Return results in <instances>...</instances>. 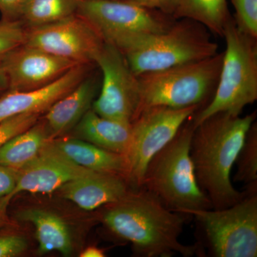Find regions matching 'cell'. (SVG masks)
I'll use <instances>...</instances> for the list:
<instances>
[{
	"instance_id": "cell-31",
	"label": "cell",
	"mask_w": 257,
	"mask_h": 257,
	"mask_svg": "<svg viewBox=\"0 0 257 257\" xmlns=\"http://www.w3.org/2000/svg\"><path fill=\"white\" fill-rule=\"evenodd\" d=\"M80 256L82 257H104L105 256V251L102 248L92 246L86 248L81 253Z\"/></svg>"
},
{
	"instance_id": "cell-4",
	"label": "cell",
	"mask_w": 257,
	"mask_h": 257,
	"mask_svg": "<svg viewBox=\"0 0 257 257\" xmlns=\"http://www.w3.org/2000/svg\"><path fill=\"white\" fill-rule=\"evenodd\" d=\"M222 37L226 50L214 96L192 116L194 128L218 113L241 115L257 100V39L240 31L232 16Z\"/></svg>"
},
{
	"instance_id": "cell-11",
	"label": "cell",
	"mask_w": 257,
	"mask_h": 257,
	"mask_svg": "<svg viewBox=\"0 0 257 257\" xmlns=\"http://www.w3.org/2000/svg\"><path fill=\"white\" fill-rule=\"evenodd\" d=\"M104 41L77 14L55 23L32 28L24 45L81 65L95 64Z\"/></svg>"
},
{
	"instance_id": "cell-21",
	"label": "cell",
	"mask_w": 257,
	"mask_h": 257,
	"mask_svg": "<svg viewBox=\"0 0 257 257\" xmlns=\"http://www.w3.org/2000/svg\"><path fill=\"white\" fill-rule=\"evenodd\" d=\"M172 17L197 22L211 33L222 37L231 15L227 0H180Z\"/></svg>"
},
{
	"instance_id": "cell-7",
	"label": "cell",
	"mask_w": 257,
	"mask_h": 257,
	"mask_svg": "<svg viewBox=\"0 0 257 257\" xmlns=\"http://www.w3.org/2000/svg\"><path fill=\"white\" fill-rule=\"evenodd\" d=\"M247 189L248 194L231 207L186 213L200 226L211 256H257L256 187Z\"/></svg>"
},
{
	"instance_id": "cell-33",
	"label": "cell",
	"mask_w": 257,
	"mask_h": 257,
	"mask_svg": "<svg viewBox=\"0 0 257 257\" xmlns=\"http://www.w3.org/2000/svg\"><path fill=\"white\" fill-rule=\"evenodd\" d=\"M9 88V82H8V76L0 66V92H3L5 89Z\"/></svg>"
},
{
	"instance_id": "cell-10",
	"label": "cell",
	"mask_w": 257,
	"mask_h": 257,
	"mask_svg": "<svg viewBox=\"0 0 257 257\" xmlns=\"http://www.w3.org/2000/svg\"><path fill=\"white\" fill-rule=\"evenodd\" d=\"M95 64L102 75L99 96L92 103L96 114L132 124L138 117L140 104L138 76L128 65L122 52L104 42Z\"/></svg>"
},
{
	"instance_id": "cell-25",
	"label": "cell",
	"mask_w": 257,
	"mask_h": 257,
	"mask_svg": "<svg viewBox=\"0 0 257 257\" xmlns=\"http://www.w3.org/2000/svg\"><path fill=\"white\" fill-rule=\"evenodd\" d=\"M27 32L18 21L0 23V60L12 51L21 47L26 40Z\"/></svg>"
},
{
	"instance_id": "cell-30",
	"label": "cell",
	"mask_w": 257,
	"mask_h": 257,
	"mask_svg": "<svg viewBox=\"0 0 257 257\" xmlns=\"http://www.w3.org/2000/svg\"><path fill=\"white\" fill-rule=\"evenodd\" d=\"M180 0H160V8L164 14L172 16L175 13ZM173 18V17H172Z\"/></svg>"
},
{
	"instance_id": "cell-13",
	"label": "cell",
	"mask_w": 257,
	"mask_h": 257,
	"mask_svg": "<svg viewBox=\"0 0 257 257\" xmlns=\"http://www.w3.org/2000/svg\"><path fill=\"white\" fill-rule=\"evenodd\" d=\"M51 141L35 160L19 170L15 190L8 199H0L5 205L8 206L13 198L20 193L49 194L60 189L67 182L92 172L66 158L56 150Z\"/></svg>"
},
{
	"instance_id": "cell-2",
	"label": "cell",
	"mask_w": 257,
	"mask_h": 257,
	"mask_svg": "<svg viewBox=\"0 0 257 257\" xmlns=\"http://www.w3.org/2000/svg\"><path fill=\"white\" fill-rule=\"evenodd\" d=\"M256 111L241 115L218 113L194 128L190 155L199 187L213 209H224L239 202L248 189L239 192L231 182V171Z\"/></svg>"
},
{
	"instance_id": "cell-16",
	"label": "cell",
	"mask_w": 257,
	"mask_h": 257,
	"mask_svg": "<svg viewBox=\"0 0 257 257\" xmlns=\"http://www.w3.org/2000/svg\"><path fill=\"white\" fill-rule=\"evenodd\" d=\"M96 92L94 81L84 78L49 108L44 123L51 140L58 138L78 124L90 109Z\"/></svg>"
},
{
	"instance_id": "cell-28",
	"label": "cell",
	"mask_w": 257,
	"mask_h": 257,
	"mask_svg": "<svg viewBox=\"0 0 257 257\" xmlns=\"http://www.w3.org/2000/svg\"><path fill=\"white\" fill-rule=\"evenodd\" d=\"M19 170L0 165V199L11 195L18 183Z\"/></svg>"
},
{
	"instance_id": "cell-8",
	"label": "cell",
	"mask_w": 257,
	"mask_h": 257,
	"mask_svg": "<svg viewBox=\"0 0 257 257\" xmlns=\"http://www.w3.org/2000/svg\"><path fill=\"white\" fill-rule=\"evenodd\" d=\"M76 14L120 51L142 37L165 31L175 20L128 0H80Z\"/></svg>"
},
{
	"instance_id": "cell-12",
	"label": "cell",
	"mask_w": 257,
	"mask_h": 257,
	"mask_svg": "<svg viewBox=\"0 0 257 257\" xmlns=\"http://www.w3.org/2000/svg\"><path fill=\"white\" fill-rule=\"evenodd\" d=\"M77 65L81 64L26 45L12 51L0 64L8 76L10 91L45 87Z\"/></svg>"
},
{
	"instance_id": "cell-24",
	"label": "cell",
	"mask_w": 257,
	"mask_h": 257,
	"mask_svg": "<svg viewBox=\"0 0 257 257\" xmlns=\"http://www.w3.org/2000/svg\"><path fill=\"white\" fill-rule=\"evenodd\" d=\"M235 11L233 17L238 29L257 39V0H230Z\"/></svg>"
},
{
	"instance_id": "cell-29",
	"label": "cell",
	"mask_w": 257,
	"mask_h": 257,
	"mask_svg": "<svg viewBox=\"0 0 257 257\" xmlns=\"http://www.w3.org/2000/svg\"><path fill=\"white\" fill-rule=\"evenodd\" d=\"M26 0H0V11L10 18L21 15Z\"/></svg>"
},
{
	"instance_id": "cell-26",
	"label": "cell",
	"mask_w": 257,
	"mask_h": 257,
	"mask_svg": "<svg viewBox=\"0 0 257 257\" xmlns=\"http://www.w3.org/2000/svg\"><path fill=\"white\" fill-rule=\"evenodd\" d=\"M40 114H23L10 117L0 122V147L15 135L23 133L36 124Z\"/></svg>"
},
{
	"instance_id": "cell-1",
	"label": "cell",
	"mask_w": 257,
	"mask_h": 257,
	"mask_svg": "<svg viewBox=\"0 0 257 257\" xmlns=\"http://www.w3.org/2000/svg\"><path fill=\"white\" fill-rule=\"evenodd\" d=\"M130 189L122 199L104 206L101 220L106 229L133 245L139 256L170 257L179 253L194 256L200 252L197 243L179 241L185 214L170 210L143 188Z\"/></svg>"
},
{
	"instance_id": "cell-32",
	"label": "cell",
	"mask_w": 257,
	"mask_h": 257,
	"mask_svg": "<svg viewBox=\"0 0 257 257\" xmlns=\"http://www.w3.org/2000/svg\"><path fill=\"white\" fill-rule=\"evenodd\" d=\"M128 1L149 9L159 10L160 8V0H128Z\"/></svg>"
},
{
	"instance_id": "cell-23",
	"label": "cell",
	"mask_w": 257,
	"mask_h": 257,
	"mask_svg": "<svg viewBox=\"0 0 257 257\" xmlns=\"http://www.w3.org/2000/svg\"><path fill=\"white\" fill-rule=\"evenodd\" d=\"M237 169L234 182H242L249 187L257 183V124L253 123L235 162Z\"/></svg>"
},
{
	"instance_id": "cell-18",
	"label": "cell",
	"mask_w": 257,
	"mask_h": 257,
	"mask_svg": "<svg viewBox=\"0 0 257 257\" xmlns=\"http://www.w3.org/2000/svg\"><path fill=\"white\" fill-rule=\"evenodd\" d=\"M84 141L115 153L126 155L132 137V124L104 117L89 109L77 124Z\"/></svg>"
},
{
	"instance_id": "cell-15",
	"label": "cell",
	"mask_w": 257,
	"mask_h": 257,
	"mask_svg": "<svg viewBox=\"0 0 257 257\" xmlns=\"http://www.w3.org/2000/svg\"><path fill=\"white\" fill-rule=\"evenodd\" d=\"M124 176L92 171L64 184L62 197L85 211H94L119 201L128 191Z\"/></svg>"
},
{
	"instance_id": "cell-14",
	"label": "cell",
	"mask_w": 257,
	"mask_h": 257,
	"mask_svg": "<svg viewBox=\"0 0 257 257\" xmlns=\"http://www.w3.org/2000/svg\"><path fill=\"white\" fill-rule=\"evenodd\" d=\"M86 66L77 65L45 87L10 91L0 97V122L17 115L40 114L85 78Z\"/></svg>"
},
{
	"instance_id": "cell-22",
	"label": "cell",
	"mask_w": 257,
	"mask_h": 257,
	"mask_svg": "<svg viewBox=\"0 0 257 257\" xmlns=\"http://www.w3.org/2000/svg\"><path fill=\"white\" fill-rule=\"evenodd\" d=\"M80 0H26L21 15L31 26H43L75 15Z\"/></svg>"
},
{
	"instance_id": "cell-27",
	"label": "cell",
	"mask_w": 257,
	"mask_h": 257,
	"mask_svg": "<svg viewBox=\"0 0 257 257\" xmlns=\"http://www.w3.org/2000/svg\"><path fill=\"white\" fill-rule=\"evenodd\" d=\"M28 247L27 240L20 235H0V257L20 256Z\"/></svg>"
},
{
	"instance_id": "cell-9",
	"label": "cell",
	"mask_w": 257,
	"mask_h": 257,
	"mask_svg": "<svg viewBox=\"0 0 257 257\" xmlns=\"http://www.w3.org/2000/svg\"><path fill=\"white\" fill-rule=\"evenodd\" d=\"M201 106L175 108L155 106L140 113L132 123L125 178L135 189L142 188L147 165L153 157L175 138L180 128Z\"/></svg>"
},
{
	"instance_id": "cell-17",
	"label": "cell",
	"mask_w": 257,
	"mask_h": 257,
	"mask_svg": "<svg viewBox=\"0 0 257 257\" xmlns=\"http://www.w3.org/2000/svg\"><path fill=\"white\" fill-rule=\"evenodd\" d=\"M51 143L66 158L82 168L118 174L124 177L126 175V161L124 155L108 151L84 140L76 139L52 140Z\"/></svg>"
},
{
	"instance_id": "cell-5",
	"label": "cell",
	"mask_w": 257,
	"mask_h": 257,
	"mask_svg": "<svg viewBox=\"0 0 257 257\" xmlns=\"http://www.w3.org/2000/svg\"><path fill=\"white\" fill-rule=\"evenodd\" d=\"M210 33L197 22L179 19L165 31L142 37L121 52L140 76L215 55L218 45Z\"/></svg>"
},
{
	"instance_id": "cell-6",
	"label": "cell",
	"mask_w": 257,
	"mask_h": 257,
	"mask_svg": "<svg viewBox=\"0 0 257 257\" xmlns=\"http://www.w3.org/2000/svg\"><path fill=\"white\" fill-rule=\"evenodd\" d=\"M223 52L196 62L138 76L140 104L138 116L155 106H201L215 90Z\"/></svg>"
},
{
	"instance_id": "cell-3",
	"label": "cell",
	"mask_w": 257,
	"mask_h": 257,
	"mask_svg": "<svg viewBox=\"0 0 257 257\" xmlns=\"http://www.w3.org/2000/svg\"><path fill=\"white\" fill-rule=\"evenodd\" d=\"M194 130L192 116L149 162L142 185L167 209L183 214L213 209L194 173L190 155Z\"/></svg>"
},
{
	"instance_id": "cell-19",
	"label": "cell",
	"mask_w": 257,
	"mask_h": 257,
	"mask_svg": "<svg viewBox=\"0 0 257 257\" xmlns=\"http://www.w3.org/2000/svg\"><path fill=\"white\" fill-rule=\"evenodd\" d=\"M23 221L33 225L36 231L39 252L57 251L69 256L73 251L72 236L68 225L60 216L42 209H28L19 214Z\"/></svg>"
},
{
	"instance_id": "cell-20",
	"label": "cell",
	"mask_w": 257,
	"mask_h": 257,
	"mask_svg": "<svg viewBox=\"0 0 257 257\" xmlns=\"http://www.w3.org/2000/svg\"><path fill=\"white\" fill-rule=\"evenodd\" d=\"M45 123H36L0 147V165L20 170L35 160L49 142Z\"/></svg>"
},
{
	"instance_id": "cell-34",
	"label": "cell",
	"mask_w": 257,
	"mask_h": 257,
	"mask_svg": "<svg viewBox=\"0 0 257 257\" xmlns=\"http://www.w3.org/2000/svg\"><path fill=\"white\" fill-rule=\"evenodd\" d=\"M7 208L8 206L3 204L0 200V228L8 224V219L7 216Z\"/></svg>"
}]
</instances>
